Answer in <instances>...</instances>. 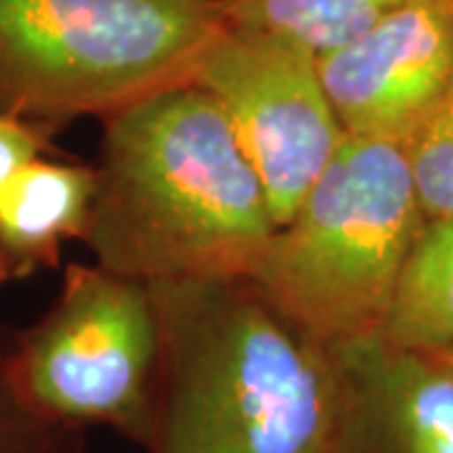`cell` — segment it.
<instances>
[{"instance_id":"4","label":"cell","mask_w":453,"mask_h":453,"mask_svg":"<svg viewBox=\"0 0 453 453\" xmlns=\"http://www.w3.org/2000/svg\"><path fill=\"white\" fill-rule=\"evenodd\" d=\"M219 0H0V116L64 129L192 83Z\"/></svg>"},{"instance_id":"14","label":"cell","mask_w":453,"mask_h":453,"mask_svg":"<svg viewBox=\"0 0 453 453\" xmlns=\"http://www.w3.org/2000/svg\"><path fill=\"white\" fill-rule=\"evenodd\" d=\"M56 134L58 129L46 124L0 116V187L26 164L58 157V146L53 142Z\"/></svg>"},{"instance_id":"11","label":"cell","mask_w":453,"mask_h":453,"mask_svg":"<svg viewBox=\"0 0 453 453\" xmlns=\"http://www.w3.org/2000/svg\"><path fill=\"white\" fill-rule=\"evenodd\" d=\"M428 0H219L226 26L275 33L323 56Z\"/></svg>"},{"instance_id":"15","label":"cell","mask_w":453,"mask_h":453,"mask_svg":"<svg viewBox=\"0 0 453 453\" xmlns=\"http://www.w3.org/2000/svg\"><path fill=\"white\" fill-rule=\"evenodd\" d=\"M441 357H443V360L449 363V368H451V371H453V348H451V350H449V353H443V356H441Z\"/></svg>"},{"instance_id":"1","label":"cell","mask_w":453,"mask_h":453,"mask_svg":"<svg viewBox=\"0 0 453 453\" xmlns=\"http://www.w3.org/2000/svg\"><path fill=\"white\" fill-rule=\"evenodd\" d=\"M86 247L146 285L247 277L275 217L229 119L196 83L101 119Z\"/></svg>"},{"instance_id":"9","label":"cell","mask_w":453,"mask_h":453,"mask_svg":"<svg viewBox=\"0 0 453 453\" xmlns=\"http://www.w3.org/2000/svg\"><path fill=\"white\" fill-rule=\"evenodd\" d=\"M96 166L43 157L0 187V288L64 267V250L86 242Z\"/></svg>"},{"instance_id":"2","label":"cell","mask_w":453,"mask_h":453,"mask_svg":"<svg viewBox=\"0 0 453 453\" xmlns=\"http://www.w3.org/2000/svg\"><path fill=\"white\" fill-rule=\"evenodd\" d=\"M159 320L146 453H330L335 356L292 330L247 277L149 285Z\"/></svg>"},{"instance_id":"12","label":"cell","mask_w":453,"mask_h":453,"mask_svg":"<svg viewBox=\"0 0 453 453\" xmlns=\"http://www.w3.org/2000/svg\"><path fill=\"white\" fill-rule=\"evenodd\" d=\"M16 330L0 323V453H86L88 428L43 416L16 388L11 372Z\"/></svg>"},{"instance_id":"10","label":"cell","mask_w":453,"mask_h":453,"mask_svg":"<svg viewBox=\"0 0 453 453\" xmlns=\"http://www.w3.org/2000/svg\"><path fill=\"white\" fill-rule=\"evenodd\" d=\"M378 338L431 356L453 348V214L434 217L421 229Z\"/></svg>"},{"instance_id":"5","label":"cell","mask_w":453,"mask_h":453,"mask_svg":"<svg viewBox=\"0 0 453 453\" xmlns=\"http://www.w3.org/2000/svg\"><path fill=\"white\" fill-rule=\"evenodd\" d=\"M11 372L43 416L79 428L106 426L146 451L159 375V320L149 285L98 262L64 265L49 308L16 330Z\"/></svg>"},{"instance_id":"3","label":"cell","mask_w":453,"mask_h":453,"mask_svg":"<svg viewBox=\"0 0 453 453\" xmlns=\"http://www.w3.org/2000/svg\"><path fill=\"white\" fill-rule=\"evenodd\" d=\"M428 222L403 146L348 136L247 280L325 350L378 338Z\"/></svg>"},{"instance_id":"7","label":"cell","mask_w":453,"mask_h":453,"mask_svg":"<svg viewBox=\"0 0 453 453\" xmlns=\"http://www.w3.org/2000/svg\"><path fill=\"white\" fill-rule=\"evenodd\" d=\"M318 65L348 136L405 149L453 91L451 0L411 5Z\"/></svg>"},{"instance_id":"16","label":"cell","mask_w":453,"mask_h":453,"mask_svg":"<svg viewBox=\"0 0 453 453\" xmlns=\"http://www.w3.org/2000/svg\"><path fill=\"white\" fill-rule=\"evenodd\" d=\"M451 8H453V0H451Z\"/></svg>"},{"instance_id":"8","label":"cell","mask_w":453,"mask_h":453,"mask_svg":"<svg viewBox=\"0 0 453 453\" xmlns=\"http://www.w3.org/2000/svg\"><path fill=\"white\" fill-rule=\"evenodd\" d=\"M338 418L330 453H453V371L380 338L333 353Z\"/></svg>"},{"instance_id":"13","label":"cell","mask_w":453,"mask_h":453,"mask_svg":"<svg viewBox=\"0 0 453 453\" xmlns=\"http://www.w3.org/2000/svg\"><path fill=\"white\" fill-rule=\"evenodd\" d=\"M428 219L453 214V91L405 146Z\"/></svg>"},{"instance_id":"6","label":"cell","mask_w":453,"mask_h":453,"mask_svg":"<svg viewBox=\"0 0 453 453\" xmlns=\"http://www.w3.org/2000/svg\"><path fill=\"white\" fill-rule=\"evenodd\" d=\"M192 83L222 106L282 226L348 139L325 94L318 53L225 23Z\"/></svg>"}]
</instances>
